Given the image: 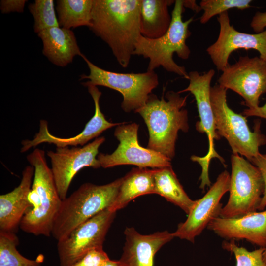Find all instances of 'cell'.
<instances>
[{
	"instance_id": "17",
	"label": "cell",
	"mask_w": 266,
	"mask_h": 266,
	"mask_svg": "<svg viewBox=\"0 0 266 266\" xmlns=\"http://www.w3.org/2000/svg\"><path fill=\"white\" fill-rule=\"evenodd\" d=\"M207 228L227 240H246L260 247L266 246V209L231 218L217 217Z\"/></svg>"
},
{
	"instance_id": "32",
	"label": "cell",
	"mask_w": 266,
	"mask_h": 266,
	"mask_svg": "<svg viewBox=\"0 0 266 266\" xmlns=\"http://www.w3.org/2000/svg\"><path fill=\"white\" fill-rule=\"evenodd\" d=\"M250 26L256 33L263 31L266 28V12H257L252 19Z\"/></svg>"
},
{
	"instance_id": "6",
	"label": "cell",
	"mask_w": 266,
	"mask_h": 266,
	"mask_svg": "<svg viewBox=\"0 0 266 266\" xmlns=\"http://www.w3.org/2000/svg\"><path fill=\"white\" fill-rule=\"evenodd\" d=\"M227 90L218 84L211 87L210 101L216 131L220 137L227 139L233 153L240 154L251 162L260 153L259 147L266 143V137L261 131V121L255 120L252 132L246 117L234 112L228 105Z\"/></svg>"
},
{
	"instance_id": "20",
	"label": "cell",
	"mask_w": 266,
	"mask_h": 266,
	"mask_svg": "<svg viewBox=\"0 0 266 266\" xmlns=\"http://www.w3.org/2000/svg\"><path fill=\"white\" fill-rule=\"evenodd\" d=\"M43 43V54L53 64L64 67L82 54L72 31L61 27L45 30L37 34Z\"/></svg>"
},
{
	"instance_id": "5",
	"label": "cell",
	"mask_w": 266,
	"mask_h": 266,
	"mask_svg": "<svg viewBox=\"0 0 266 266\" xmlns=\"http://www.w3.org/2000/svg\"><path fill=\"white\" fill-rule=\"evenodd\" d=\"M122 178L98 185L86 183L62 200L54 220L51 235L58 241L77 226L109 208L118 194Z\"/></svg>"
},
{
	"instance_id": "15",
	"label": "cell",
	"mask_w": 266,
	"mask_h": 266,
	"mask_svg": "<svg viewBox=\"0 0 266 266\" xmlns=\"http://www.w3.org/2000/svg\"><path fill=\"white\" fill-rule=\"evenodd\" d=\"M217 20L220 26L217 39L206 49L217 70L222 71L229 64L231 54L240 49L257 50L259 57L266 61V28L255 33L239 32L231 25L228 11L220 14Z\"/></svg>"
},
{
	"instance_id": "13",
	"label": "cell",
	"mask_w": 266,
	"mask_h": 266,
	"mask_svg": "<svg viewBox=\"0 0 266 266\" xmlns=\"http://www.w3.org/2000/svg\"><path fill=\"white\" fill-rule=\"evenodd\" d=\"M104 137L96 138L82 147H57L47 155L51 163L52 175L61 199L66 197L70 185L76 174L85 167H101L97 159L99 148L105 141Z\"/></svg>"
},
{
	"instance_id": "28",
	"label": "cell",
	"mask_w": 266,
	"mask_h": 266,
	"mask_svg": "<svg viewBox=\"0 0 266 266\" xmlns=\"http://www.w3.org/2000/svg\"><path fill=\"white\" fill-rule=\"evenodd\" d=\"M222 247L233 253L236 261L235 266H266L263 259L264 248L260 247L253 251H249L235 244V240L224 241Z\"/></svg>"
},
{
	"instance_id": "33",
	"label": "cell",
	"mask_w": 266,
	"mask_h": 266,
	"mask_svg": "<svg viewBox=\"0 0 266 266\" xmlns=\"http://www.w3.org/2000/svg\"><path fill=\"white\" fill-rule=\"evenodd\" d=\"M245 117L256 116L266 119V102L262 106L254 109H246L242 112Z\"/></svg>"
},
{
	"instance_id": "12",
	"label": "cell",
	"mask_w": 266,
	"mask_h": 266,
	"mask_svg": "<svg viewBox=\"0 0 266 266\" xmlns=\"http://www.w3.org/2000/svg\"><path fill=\"white\" fill-rule=\"evenodd\" d=\"M139 125L135 123L118 125L114 135L119 141L111 154L99 153L97 159L101 167L107 168L123 165H135L139 168H153L171 166V159L164 155L141 147L138 141Z\"/></svg>"
},
{
	"instance_id": "16",
	"label": "cell",
	"mask_w": 266,
	"mask_h": 266,
	"mask_svg": "<svg viewBox=\"0 0 266 266\" xmlns=\"http://www.w3.org/2000/svg\"><path fill=\"white\" fill-rule=\"evenodd\" d=\"M86 87L94 100L95 113L94 116L86 124L82 131L72 137L66 138L57 137L49 132L47 122L41 120L40 121L39 131L35 135L33 139L24 140L22 141L21 153H24L31 148L35 147L43 143L53 144L57 147L82 146L90 140L99 136L104 131L123 123H114L108 121L100 107L99 101L101 92L96 86L90 85Z\"/></svg>"
},
{
	"instance_id": "2",
	"label": "cell",
	"mask_w": 266,
	"mask_h": 266,
	"mask_svg": "<svg viewBox=\"0 0 266 266\" xmlns=\"http://www.w3.org/2000/svg\"><path fill=\"white\" fill-rule=\"evenodd\" d=\"M187 95L178 92H167L161 99L151 93L145 104L135 110L144 120L149 132L147 148L172 159L175 155V146L178 132H187L189 129L186 105Z\"/></svg>"
},
{
	"instance_id": "10",
	"label": "cell",
	"mask_w": 266,
	"mask_h": 266,
	"mask_svg": "<svg viewBox=\"0 0 266 266\" xmlns=\"http://www.w3.org/2000/svg\"><path fill=\"white\" fill-rule=\"evenodd\" d=\"M218 83L241 96L249 109L256 108L260 96L266 93V61L258 56H240L222 71Z\"/></svg>"
},
{
	"instance_id": "3",
	"label": "cell",
	"mask_w": 266,
	"mask_h": 266,
	"mask_svg": "<svg viewBox=\"0 0 266 266\" xmlns=\"http://www.w3.org/2000/svg\"><path fill=\"white\" fill-rule=\"evenodd\" d=\"M34 169L33 183L29 194L32 207L23 216L20 224L24 232L36 236H50L62 200L59 194L45 152L35 148L27 156Z\"/></svg>"
},
{
	"instance_id": "27",
	"label": "cell",
	"mask_w": 266,
	"mask_h": 266,
	"mask_svg": "<svg viewBox=\"0 0 266 266\" xmlns=\"http://www.w3.org/2000/svg\"><path fill=\"white\" fill-rule=\"evenodd\" d=\"M251 0H202L200 6L203 13L200 22L204 24L216 15H220L233 8L244 10L250 7Z\"/></svg>"
},
{
	"instance_id": "7",
	"label": "cell",
	"mask_w": 266,
	"mask_h": 266,
	"mask_svg": "<svg viewBox=\"0 0 266 266\" xmlns=\"http://www.w3.org/2000/svg\"><path fill=\"white\" fill-rule=\"evenodd\" d=\"M89 69V74L81 75L80 80L88 85L101 86L115 90L123 97L121 107L126 112L135 111L143 106L153 89L159 85L158 76L155 71L143 73H118L103 69L90 61L83 54L81 56Z\"/></svg>"
},
{
	"instance_id": "19",
	"label": "cell",
	"mask_w": 266,
	"mask_h": 266,
	"mask_svg": "<svg viewBox=\"0 0 266 266\" xmlns=\"http://www.w3.org/2000/svg\"><path fill=\"white\" fill-rule=\"evenodd\" d=\"M34 173L33 166H26L19 185L0 196V231L15 233L26 211L32 207L29 194Z\"/></svg>"
},
{
	"instance_id": "21",
	"label": "cell",
	"mask_w": 266,
	"mask_h": 266,
	"mask_svg": "<svg viewBox=\"0 0 266 266\" xmlns=\"http://www.w3.org/2000/svg\"><path fill=\"white\" fill-rule=\"evenodd\" d=\"M174 3L173 0H141V35L149 39H156L163 36L169 29L171 22L168 7Z\"/></svg>"
},
{
	"instance_id": "1",
	"label": "cell",
	"mask_w": 266,
	"mask_h": 266,
	"mask_svg": "<svg viewBox=\"0 0 266 266\" xmlns=\"http://www.w3.org/2000/svg\"><path fill=\"white\" fill-rule=\"evenodd\" d=\"M141 0H93L89 28L108 45L124 68L128 66L141 35Z\"/></svg>"
},
{
	"instance_id": "30",
	"label": "cell",
	"mask_w": 266,
	"mask_h": 266,
	"mask_svg": "<svg viewBox=\"0 0 266 266\" xmlns=\"http://www.w3.org/2000/svg\"><path fill=\"white\" fill-rule=\"evenodd\" d=\"M251 163L259 169L264 181V192L258 209L263 211L266 207V154L260 153Z\"/></svg>"
},
{
	"instance_id": "34",
	"label": "cell",
	"mask_w": 266,
	"mask_h": 266,
	"mask_svg": "<svg viewBox=\"0 0 266 266\" xmlns=\"http://www.w3.org/2000/svg\"><path fill=\"white\" fill-rule=\"evenodd\" d=\"M183 4L185 8H190L196 12L198 13L201 10L200 7L197 4L195 0H183Z\"/></svg>"
},
{
	"instance_id": "26",
	"label": "cell",
	"mask_w": 266,
	"mask_h": 266,
	"mask_svg": "<svg viewBox=\"0 0 266 266\" xmlns=\"http://www.w3.org/2000/svg\"><path fill=\"white\" fill-rule=\"evenodd\" d=\"M28 8L34 19V32L37 34L49 28L60 27L53 0H35Z\"/></svg>"
},
{
	"instance_id": "31",
	"label": "cell",
	"mask_w": 266,
	"mask_h": 266,
	"mask_svg": "<svg viewBox=\"0 0 266 266\" xmlns=\"http://www.w3.org/2000/svg\"><path fill=\"white\" fill-rule=\"evenodd\" d=\"M25 0H2L0 2V9L2 14L12 12L21 13L23 12Z\"/></svg>"
},
{
	"instance_id": "11",
	"label": "cell",
	"mask_w": 266,
	"mask_h": 266,
	"mask_svg": "<svg viewBox=\"0 0 266 266\" xmlns=\"http://www.w3.org/2000/svg\"><path fill=\"white\" fill-rule=\"evenodd\" d=\"M116 212L106 208L82 223L57 241L60 266H71L89 251L103 248Z\"/></svg>"
},
{
	"instance_id": "29",
	"label": "cell",
	"mask_w": 266,
	"mask_h": 266,
	"mask_svg": "<svg viewBox=\"0 0 266 266\" xmlns=\"http://www.w3.org/2000/svg\"><path fill=\"white\" fill-rule=\"evenodd\" d=\"M109 257L103 248L89 251L71 266H100Z\"/></svg>"
},
{
	"instance_id": "8",
	"label": "cell",
	"mask_w": 266,
	"mask_h": 266,
	"mask_svg": "<svg viewBox=\"0 0 266 266\" xmlns=\"http://www.w3.org/2000/svg\"><path fill=\"white\" fill-rule=\"evenodd\" d=\"M230 196L219 217H238L257 211L263 194L264 185L259 169L237 153L231 156Z\"/></svg>"
},
{
	"instance_id": "25",
	"label": "cell",
	"mask_w": 266,
	"mask_h": 266,
	"mask_svg": "<svg viewBox=\"0 0 266 266\" xmlns=\"http://www.w3.org/2000/svg\"><path fill=\"white\" fill-rule=\"evenodd\" d=\"M18 238L14 232L0 231V266H41L43 260L27 259L17 250Z\"/></svg>"
},
{
	"instance_id": "4",
	"label": "cell",
	"mask_w": 266,
	"mask_h": 266,
	"mask_svg": "<svg viewBox=\"0 0 266 266\" xmlns=\"http://www.w3.org/2000/svg\"><path fill=\"white\" fill-rule=\"evenodd\" d=\"M184 8L183 0H175L171 24L167 32L158 38L149 39L141 35L137 39L133 55L149 59L147 71H154L162 66L167 71L188 80L185 67L178 65L173 59L174 53L183 60L188 59L191 53L186 41L191 34L189 26L193 18L185 21L182 20Z\"/></svg>"
},
{
	"instance_id": "9",
	"label": "cell",
	"mask_w": 266,
	"mask_h": 266,
	"mask_svg": "<svg viewBox=\"0 0 266 266\" xmlns=\"http://www.w3.org/2000/svg\"><path fill=\"white\" fill-rule=\"evenodd\" d=\"M215 73L213 69L203 74H200L197 71L190 72L188 73L189 83L188 87L178 92L179 94L190 92L194 95L200 118V120L196 124V129L200 133H206L208 137L209 149L207 153L203 157L193 155L191 157L193 161L198 162L201 166L202 172L199 180L200 181V188L203 191L206 186L211 187L209 176V166L211 160L217 158L225 165V160L217 153L214 146V139L219 140L221 138L216 131L210 101V84Z\"/></svg>"
},
{
	"instance_id": "22",
	"label": "cell",
	"mask_w": 266,
	"mask_h": 266,
	"mask_svg": "<svg viewBox=\"0 0 266 266\" xmlns=\"http://www.w3.org/2000/svg\"><path fill=\"white\" fill-rule=\"evenodd\" d=\"M149 194H154L153 169L133 168L122 177L117 197L108 208L116 212L135 198Z\"/></svg>"
},
{
	"instance_id": "24",
	"label": "cell",
	"mask_w": 266,
	"mask_h": 266,
	"mask_svg": "<svg viewBox=\"0 0 266 266\" xmlns=\"http://www.w3.org/2000/svg\"><path fill=\"white\" fill-rule=\"evenodd\" d=\"M56 3L60 27L70 30L90 26L93 0H58Z\"/></svg>"
},
{
	"instance_id": "36",
	"label": "cell",
	"mask_w": 266,
	"mask_h": 266,
	"mask_svg": "<svg viewBox=\"0 0 266 266\" xmlns=\"http://www.w3.org/2000/svg\"><path fill=\"white\" fill-rule=\"evenodd\" d=\"M263 259L265 262L266 263V246L264 248L263 251Z\"/></svg>"
},
{
	"instance_id": "23",
	"label": "cell",
	"mask_w": 266,
	"mask_h": 266,
	"mask_svg": "<svg viewBox=\"0 0 266 266\" xmlns=\"http://www.w3.org/2000/svg\"><path fill=\"white\" fill-rule=\"evenodd\" d=\"M153 169L154 194L164 197L188 215L196 200L191 199L186 194L172 166Z\"/></svg>"
},
{
	"instance_id": "18",
	"label": "cell",
	"mask_w": 266,
	"mask_h": 266,
	"mask_svg": "<svg viewBox=\"0 0 266 266\" xmlns=\"http://www.w3.org/2000/svg\"><path fill=\"white\" fill-rule=\"evenodd\" d=\"M125 242L119 260L122 266H153L157 251L175 237L167 231L144 235L134 228H126Z\"/></svg>"
},
{
	"instance_id": "35",
	"label": "cell",
	"mask_w": 266,
	"mask_h": 266,
	"mask_svg": "<svg viewBox=\"0 0 266 266\" xmlns=\"http://www.w3.org/2000/svg\"><path fill=\"white\" fill-rule=\"evenodd\" d=\"M100 266H122V265L120 260H112L109 258L105 260Z\"/></svg>"
},
{
	"instance_id": "14",
	"label": "cell",
	"mask_w": 266,
	"mask_h": 266,
	"mask_svg": "<svg viewBox=\"0 0 266 266\" xmlns=\"http://www.w3.org/2000/svg\"><path fill=\"white\" fill-rule=\"evenodd\" d=\"M230 186V175L224 170L205 195L196 200L186 220L180 223L173 233L174 237L194 243L195 238L207 227L210 222L219 216L222 207L220 200L223 195L229 191Z\"/></svg>"
}]
</instances>
